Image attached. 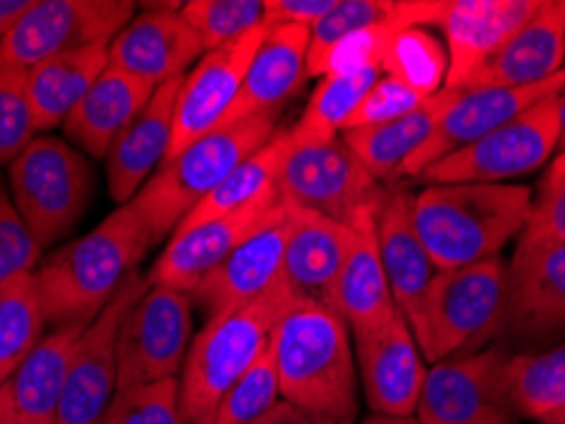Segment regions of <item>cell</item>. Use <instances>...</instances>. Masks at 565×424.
<instances>
[{
    "instance_id": "1",
    "label": "cell",
    "mask_w": 565,
    "mask_h": 424,
    "mask_svg": "<svg viewBox=\"0 0 565 424\" xmlns=\"http://www.w3.org/2000/svg\"><path fill=\"white\" fill-rule=\"evenodd\" d=\"M280 399L331 424L360 414V371L354 338L334 305L290 303L270 336Z\"/></svg>"
},
{
    "instance_id": "2",
    "label": "cell",
    "mask_w": 565,
    "mask_h": 424,
    "mask_svg": "<svg viewBox=\"0 0 565 424\" xmlns=\"http://www.w3.org/2000/svg\"><path fill=\"white\" fill-rule=\"evenodd\" d=\"M533 191L514 183H430L413 194V227L434 268L500 257L527 227Z\"/></svg>"
},
{
    "instance_id": "3",
    "label": "cell",
    "mask_w": 565,
    "mask_h": 424,
    "mask_svg": "<svg viewBox=\"0 0 565 424\" xmlns=\"http://www.w3.org/2000/svg\"><path fill=\"white\" fill-rule=\"evenodd\" d=\"M151 247L156 244L140 214L132 204H122L85 237L41 260L36 282L46 326L95 320L130 274L138 272Z\"/></svg>"
},
{
    "instance_id": "4",
    "label": "cell",
    "mask_w": 565,
    "mask_h": 424,
    "mask_svg": "<svg viewBox=\"0 0 565 424\" xmlns=\"http://www.w3.org/2000/svg\"><path fill=\"white\" fill-rule=\"evenodd\" d=\"M290 303L294 301L278 282L260 301L204 323L191 340L179 373V399L186 424H214L224 394L265 354L273 328Z\"/></svg>"
},
{
    "instance_id": "5",
    "label": "cell",
    "mask_w": 565,
    "mask_h": 424,
    "mask_svg": "<svg viewBox=\"0 0 565 424\" xmlns=\"http://www.w3.org/2000/svg\"><path fill=\"white\" fill-rule=\"evenodd\" d=\"M278 115L224 124L166 161L132 198V209L151 231L153 244L171 237L184 216L276 135Z\"/></svg>"
},
{
    "instance_id": "6",
    "label": "cell",
    "mask_w": 565,
    "mask_h": 424,
    "mask_svg": "<svg viewBox=\"0 0 565 424\" xmlns=\"http://www.w3.org/2000/svg\"><path fill=\"white\" fill-rule=\"evenodd\" d=\"M507 264L502 257L440 270L430 280L418 320L411 330L430 366L477 354L502 334Z\"/></svg>"
},
{
    "instance_id": "7",
    "label": "cell",
    "mask_w": 565,
    "mask_h": 424,
    "mask_svg": "<svg viewBox=\"0 0 565 424\" xmlns=\"http://www.w3.org/2000/svg\"><path fill=\"white\" fill-rule=\"evenodd\" d=\"M8 191L41 249L70 235L93 198L87 155L54 135H36L8 165Z\"/></svg>"
},
{
    "instance_id": "8",
    "label": "cell",
    "mask_w": 565,
    "mask_h": 424,
    "mask_svg": "<svg viewBox=\"0 0 565 424\" xmlns=\"http://www.w3.org/2000/svg\"><path fill=\"white\" fill-rule=\"evenodd\" d=\"M561 97H547L461 151L426 168V183H507L530 176L558 153Z\"/></svg>"
},
{
    "instance_id": "9",
    "label": "cell",
    "mask_w": 565,
    "mask_h": 424,
    "mask_svg": "<svg viewBox=\"0 0 565 424\" xmlns=\"http://www.w3.org/2000/svg\"><path fill=\"white\" fill-rule=\"evenodd\" d=\"M132 0H39L0 39V66L29 74L33 66L77 48L110 44L136 15Z\"/></svg>"
},
{
    "instance_id": "10",
    "label": "cell",
    "mask_w": 565,
    "mask_h": 424,
    "mask_svg": "<svg viewBox=\"0 0 565 424\" xmlns=\"http://www.w3.org/2000/svg\"><path fill=\"white\" fill-rule=\"evenodd\" d=\"M194 297L166 285H148L122 315L118 330V392L163 379H179L194 340Z\"/></svg>"
},
{
    "instance_id": "11",
    "label": "cell",
    "mask_w": 565,
    "mask_h": 424,
    "mask_svg": "<svg viewBox=\"0 0 565 424\" xmlns=\"http://www.w3.org/2000/svg\"><path fill=\"white\" fill-rule=\"evenodd\" d=\"M500 346L454 356L428 369L415 417L423 424H522L507 387Z\"/></svg>"
},
{
    "instance_id": "12",
    "label": "cell",
    "mask_w": 565,
    "mask_h": 424,
    "mask_svg": "<svg viewBox=\"0 0 565 424\" xmlns=\"http://www.w3.org/2000/svg\"><path fill=\"white\" fill-rule=\"evenodd\" d=\"M276 188L288 209L321 214L342 224L377 206L385 196L342 135L319 145H290Z\"/></svg>"
},
{
    "instance_id": "13",
    "label": "cell",
    "mask_w": 565,
    "mask_h": 424,
    "mask_svg": "<svg viewBox=\"0 0 565 424\" xmlns=\"http://www.w3.org/2000/svg\"><path fill=\"white\" fill-rule=\"evenodd\" d=\"M148 290V278L132 272L120 293L99 311L74 346L56 424H99L118 394V330Z\"/></svg>"
},
{
    "instance_id": "14",
    "label": "cell",
    "mask_w": 565,
    "mask_h": 424,
    "mask_svg": "<svg viewBox=\"0 0 565 424\" xmlns=\"http://www.w3.org/2000/svg\"><path fill=\"white\" fill-rule=\"evenodd\" d=\"M502 334L520 344L565 334V244L518 242L507 264Z\"/></svg>"
},
{
    "instance_id": "15",
    "label": "cell",
    "mask_w": 565,
    "mask_h": 424,
    "mask_svg": "<svg viewBox=\"0 0 565 424\" xmlns=\"http://www.w3.org/2000/svg\"><path fill=\"white\" fill-rule=\"evenodd\" d=\"M565 91V72L555 74L553 79L540 81V85L530 87H481V89H456L451 105L440 115L436 130L423 143V148L415 153L401 176L418 178L423 171L430 165L444 161L461 148L477 143L489 132L502 128L522 115L530 107L543 102L547 97L563 95Z\"/></svg>"
},
{
    "instance_id": "16",
    "label": "cell",
    "mask_w": 565,
    "mask_h": 424,
    "mask_svg": "<svg viewBox=\"0 0 565 424\" xmlns=\"http://www.w3.org/2000/svg\"><path fill=\"white\" fill-rule=\"evenodd\" d=\"M282 206L286 204L280 202L276 188L243 209L177 231L158 254L151 272L146 274L148 285H166L191 295L247 237H253L263 224L280 214Z\"/></svg>"
},
{
    "instance_id": "17",
    "label": "cell",
    "mask_w": 565,
    "mask_h": 424,
    "mask_svg": "<svg viewBox=\"0 0 565 424\" xmlns=\"http://www.w3.org/2000/svg\"><path fill=\"white\" fill-rule=\"evenodd\" d=\"M354 359L372 414L415 417L428 369L401 311L354 338Z\"/></svg>"
},
{
    "instance_id": "18",
    "label": "cell",
    "mask_w": 565,
    "mask_h": 424,
    "mask_svg": "<svg viewBox=\"0 0 565 424\" xmlns=\"http://www.w3.org/2000/svg\"><path fill=\"white\" fill-rule=\"evenodd\" d=\"M263 39L265 29L245 33L232 44L206 52L194 69L184 74L177 97V112H173L171 151L166 161L179 155L194 140L204 138L206 132L222 128Z\"/></svg>"
},
{
    "instance_id": "19",
    "label": "cell",
    "mask_w": 565,
    "mask_h": 424,
    "mask_svg": "<svg viewBox=\"0 0 565 424\" xmlns=\"http://www.w3.org/2000/svg\"><path fill=\"white\" fill-rule=\"evenodd\" d=\"M537 6L540 0H444L436 29L446 39V87L467 89Z\"/></svg>"
},
{
    "instance_id": "20",
    "label": "cell",
    "mask_w": 565,
    "mask_h": 424,
    "mask_svg": "<svg viewBox=\"0 0 565 424\" xmlns=\"http://www.w3.org/2000/svg\"><path fill=\"white\" fill-rule=\"evenodd\" d=\"M110 66L151 87L184 77L204 56L196 33L181 15V3H151L110 41Z\"/></svg>"
},
{
    "instance_id": "21",
    "label": "cell",
    "mask_w": 565,
    "mask_h": 424,
    "mask_svg": "<svg viewBox=\"0 0 565 424\" xmlns=\"http://www.w3.org/2000/svg\"><path fill=\"white\" fill-rule=\"evenodd\" d=\"M290 231V209L282 206L280 214L263 224L253 237H247L227 260H224L191 297L194 307L204 313L206 320L217 318L237 307L260 301L265 293L280 282L282 254Z\"/></svg>"
},
{
    "instance_id": "22",
    "label": "cell",
    "mask_w": 565,
    "mask_h": 424,
    "mask_svg": "<svg viewBox=\"0 0 565 424\" xmlns=\"http://www.w3.org/2000/svg\"><path fill=\"white\" fill-rule=\"evenodd\" d=\"M89 323L72 320L49 330L0 384V424H56L74 346Z\"/></svg>"
},
{
    "instance_id": "23",
    "label": "cell",
    "mask_w": 565,
    "mask_h": 424,
    "mask_svg": "<svg viewBox=\"0 0 565 424\" xmlns=\"http://www.w3.org/2000/svg\"><path fill=\"white\" fill-rule=\"evenodd\" d=\"M349 247V224L290 209V231L280 270V285L286 287L290 301L331 305Z\"/></svg>"
},
{
    "instance_id": "24",
    "label": "cell",
    "mask_w": 565,
    "mask_h": 424,
    "mask_svg": "<svg viewBox=\"0 0 565 424\" xmlns=\"http://www.w3.org/2000/svg\"><path fill=\"white\" fill-rule=\"evenodd\" d=\"M181 81L184 77L158 87L148 105L130 120L128 128L115 138L110 151H107V188H110L113 202L118 206L130 204L169 157L173 112H177Z\"/></svg>"
},
{
    "instance_id": "25",
    "label": "cell",
    "mask_w": 565,
    "mask_h": 424,
    "mask_svg": "<svg viewBox=\"0 0 565 424\" xmlns=\"http://www.w3.org/2000/svg\"><path fill=\"white\" fill-rule=\"evenodd\" d=\"M309 77V29L273 26L257 48L224 124L278 115Z\"/></svg>"
},
{
    "instance_id": "26",
    "label": "cell",
    "mask_w": 565,
    "mask_h": 424,
    "mask_svg": "<svg viewBox=\"0 0 565 424\" xmlns=\"http://www.w3.org/2000/svg\"><path fill=\"white\" fill-rule=\"evenodd\" d=\"M377 206H370L349 221L352 247H349L334 297H331V305L342 313L352 338L375 330L397 311L380 257Z\"/></svg>"
},
{
    "instance_id": "27",
    "label": "cell",
    "mask_w": 565,
    "mask_h": 424,
    "mask_svg": "<svg viewBox=\"0 0 565 424\" xmlns=\"http://www.w3.org/2000/svg\"><path fill=\"white\" fill-rule=\"evenodd\" d=\"M377 242L395 307L413 326L438 270L413 227V194L408 191L395 188L382 196L377 206Z\"/></svg>"
},
{
    "instance_id": "28",
    "label": "cell",
    "mask_w": 565,
    "mask_h": 424,
    "mask_svg": "<svg viewBox=\"0 0 565 424\" xmlns=\"http://www.w3.org/2000/svg\"><path fill=\"white\" fill-rule=\"evenodd\" d=\"M565 0H540L530 21L471 79L467 89L530 87L565 72Z\"/></svg>"
},
{
    "instance_id": "29",
    "label": "cell",
    "mask_w": 565,
    "mask_h": 424,
    "mask_svg": "<svg viewBox=\"0 0 565 424\" xmlns=\"http://www.w3.org/2000/svg\"><path fill=\"white\" fill-rule=\"evenodd\" d=\"M156 89L115 66H107L62 124L66 143L89 157H105L115 138L143 110Z\"/></svg>"
},
{
    "instance_id": "30",
    "label": "cell",
    "mask_w": 565,
    "mask_h": 424,
    "mask_svg": "<svg viewBox=\"0 0 565 424\" xmlns=\"http://www.w3.org/2000/svg\"><path fill=\"white\" fill-rule=\"evenodd\" d=\"M456 89L444 87L436 97L423 102L418 110L405 115L401 120L342 132V140L356 161L364 165L377 183L401 178L405 163L420 151L423 143L436 130L440 115L451 105Z\"/></svg>"
},
{
    "instance_id": "31",
    "label": "cell",
    "mask_w": 565,
    "mask_h": 424,
    "mask_svg": "<svg viewBox=\"0 0 565 424\" xmlns=\"http://www.w3.org/2000/svg\"><path fill=\"white\" fill-rule=\"evenodd\" d=\"M110 44H97L54 56L26 74V95L36 130L62 128L103 72L110 66Z\"/></svg>"
},
{
    "instance_id": "32",
    "label": "cell",
    "mask_w": 565,
    "mask_h": 424,
    "mask_svg": "<svg viewBox=\"0 0 565 424\" xmlns=\"http://www.w3.org/2000/svg\"><path fill=\"white\" fill-rule=\"evenodd\" d=\"M288 151H290L288 130H278L276 135L260 148V151L239 163L237 168L232 171L202 204H196L194 209L184 216V221L179 224L177 231H184L191 227H199V224L220 219V216L243 209V206L253 204L255 198L276 191L278 173L282 168V161H286ZM177 231H173V235H177Z\"/></svg>"
},
{
    "instance_id": "33",
    "label": "cell",
    "mask_w": 565,
    "mask_h": 424,
    "mask_svg": "<svg viewBox=\"0 0 565 424\" xmlns=\"http://www.w3.org/2000/svg\"><path fill=\"white\" fill-rule=\"evenodd\" d=\"M380 77V69L321 77L319 87L303 107V115L294 128H288L290 145H319L339 138V132L347 128L349 118Z\"/></svg>"
},
{
    "instance_id": "34",
    "label": "cell",
    "mask_w": 565,
    "mask_h": 424,
    "mask_svg": "<svg viewBox=\"0 0 565 424\" xmlns=\"http://www.w3.org/2000/svg\"><path fill=\"white\" fill-rule=\"evenodd\" d=\"M36 272L0 285V384L29 359L46 334Z\"/></svg>"
},
{
    "instance_id": "35",
    "label": "cell",
    "mask_w": 565,
    "mask_h": 424,
    "mask_svg": "<svg viewBox=\"0 0 565 424\" xmlns=\"http://www.w3.org/2000/svg\"><path fill=\"white\" fill-rule=\"evenodd\" d=\"M507 387L522 420L540 422L561 410L565 404V340L543 351L510 356Z\"/></svg>"
},
{
    "instance_id": "36",
    "label": "cell",
    "mask_w": 565,
    "mask_h": 424,
    "mask_svg": "<svg viewBox=\"0 0 565 424\" xmlns=\"http://www.w3.org/2000/svg\"><path fill=\"white\" fill-rule=\"evenodd\" d=\"M380 69L428 99L446 87V46L434 31L423 26L403 29L390 39Z\"/></svg>"
},
{
    "instance_id": "37",
    "label": "cell",
    "mask_w": 565,
    "mask_h": 424,
    "mask_svg": "<svg viewBox=\"0 0 565 424\" xmlns=\"http://www.w3.org/2000/svg\"><path fill=\"white\" fill-rule=\"evenodd\" d=\"M181 15L206 54L265 29V0H189L181 3Z\"/></svg>"
},
{
    "instance_id": "38",
    "label": "cell",
    "mask_w": 565,
    "mask_h": 424,
    "mask_svg": "<svg viewBox=\"0 0 565 424\" xmlns=\"http://www.w3.org/2000/svg\"><path fill=\"white\" fill-rule=\"evenodd\" d=\"M280 402V379L270 346L220 402L214 424H250Z\"/></svg>"
},
{
    "instance_id": "39",
    "label": "cell",
    "mask_w": 565,
    "mask_h": 424,
    "mask_svg": "<svg viewBox=\"0 0 565 424\" xmlns=\"http://www.w3.org/2000/svg\"><path fill=\"white\" fill-rule=\"evenodd\" d=\"M99 424H186L181 412L179 379L122 389Z\"/></svg>"
},
{
    "instance_id": "40",
    "label": "cell",
    "mask_w": 565,
    "mask_h": 424,
    "mask_svg": "<svg viewBox=\"0 0 565 424\" xmlns=\"http://www.w3.org/2000/svg\"><path fill=\"white\" fill-rule=\"evenodd\" d=\"M36 132L26 95V74L0 66V168L26 151Z\"/></svg>"
},
{
    "instance_id": "41",
    "label": "cell",
    "mask_w": 565,
    "mask_h": 424,
    "mask_svg": "<svg viewBox=\"0 0 565 424\" xmlns=\"http://www.w3.org/2000/svg\"><path fill=\"white\" fill-rule=\"evenodd\" d=\"M520 242L565 244V153L555 155L540 178Z\"/></svg>"
},
{
    "instance_id": "42",
    "label": "cell",
    "mask_w": 565,
    "mask_h": 424,
    "mask_svg": "<svg viewBox=\"0 0 565 424\" xmlns=\"http://www.w3.org/2000/svg\"><path fill=\"white\" fill-rule=\"evenodd\" d=\"M397 31H403V26L387 23V26L362 29V31L349 33V36L337 41V44L329 48L327 56H323L319 66L311 72V77H337V74L380 69L390 39H393Z\"/></svg>"
},
{
    "instance_id": "43",
    "label": "cell",
    "mask_w": 565,
    "mask_h": 424,
    "mask_svg": "<svg viewBox=\"0 0 565 424\" xmlns=\"http://www.w3.org/2000/svg\"><path fill=\"white\" fill-rule=\"evenodd\" d=\"M41 254L44 249L36 244L26 221L15 209L11 191L0 178V285L21 278V274L36 272Z\"/></svg>"
},
{
    "instance_id": "44",
    "label": "cell",
    "mask_w": 565,
    "mask_h": 424,
    "mask_svg": "<svg viewBox=\"0 0 565 424\" xmlns=\"http://www.w3.org/2000/svg\"><path fill=\"white\" fill-rule=\"evenodd\" d=\"M423 102H426V97L418 95V91L411 89L408 85H403V81L387 77V74H382L367 95H364L360 107H356L352 118H349L347 128L342 132L375 128V124L401 120L405 115L418 110Z\"/></svg>"
},
{
    "instance_id": "45",
    "label": "cell",
    "mask_w": 565,
    "mask_h": 424,
    "mask_svg": "<svg viewBox=\"0 0 565 424\" xmlns=\"http://www.w3.org/2000/svg\"><path fill=\"white\" fill-rule=\"evenodd\" d=\"M331 6L334 0H265V29L303 26L311 31Z\"/></svg>"
},
{
    "instance_id": "46",
    "label": "cell",
    "mask_w": 565,
    "mask_h": 424,
    "mask_svg": "<svg viewBox=\"0 0 565 424\" xmlns=\"http://www.w3.org/2000/svg\"><path fill=\"white\" fill-rule=\"evenodd\" d=\"M250 424H331V422L313 417V414H309V412L296 410L294 404L282 402V399H280V402L273 406V410H268L263 414V417H257Z\"/></svg>"
},
{
    "instance_id": "47",
    "label": "cell",
    "mask_w": 565,
    "mask_h": 424,
    "mask_svg": "<svg viewBox=\"0 0 565 424\" xmlns=\"http://www.w3.org/2000/svg\"><path fill=\"white\" fill-rule=\"evenodd\" d=\"M29 8L31 0H0V39H6L13 31Z\"/></svg>"
},
{
    "instance_id": "48",
    "label": "cell",
    "mask_w": 565,
    "mask_h": 424,
    "mask_svg": "<svg viewBox=\"0 0 565 424\" xmlns=\"http://www.w3.org/2000/svg\"><path fill=\"white\" fill-rule=\"evenodd\" d=\"M362 424H423L418 417H377V414H370Z\"/></svg>"
},
{
    "instance_id": "49",
    "label": "cell",
    "mask_w": 565,
    "mask_h": 424,
    "mask_svg": "<svg viewBox=\"0 0 565 424\" xmlns=\"http://www.w3.org/2000/svg\"><path fill=\"white\" fill-rule=\"evenodd\" d=\"M537 424H565V404L561 406V410H555L553 414H547L545 420H540Z\"/></svg>"
},
{
    "instance_id": "50",
    "label": "cell",
    "mask_w": 565,
    "mask_h": 424,
    "mask_svg": "<svg viewBox=\"0 0 565 424\" xmlns=\"http://www.w3.org/2000/svg\"><path fill=\"white\" fill-rule=\"evenodd\" d=\"M558 153H565V91L561 97V143H558Z\"/></svg>"
},
{
    "instance_id": "51",
    "label": "cell",
    "mask_w": 565,
    "mask_h": 424,
    "mask_svg": "<svg viewBox=\"0 0 565 424\" xmlns=\"http://www.w3.org/2000/svg\"><path fill=\"white\" fill-rule=\"evenodd\" d=\"M563 54H565V29H563Z\"/></svg>"
}]
</instances>
